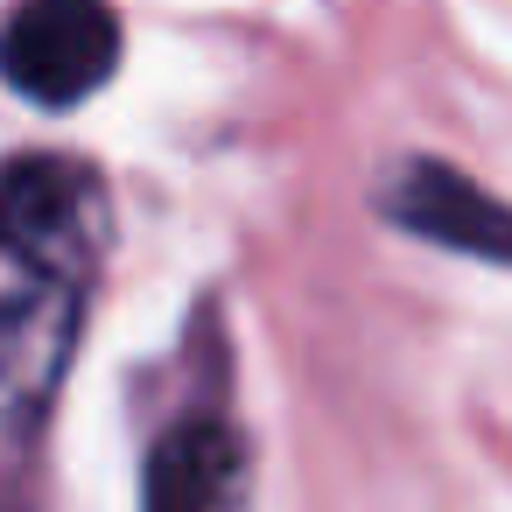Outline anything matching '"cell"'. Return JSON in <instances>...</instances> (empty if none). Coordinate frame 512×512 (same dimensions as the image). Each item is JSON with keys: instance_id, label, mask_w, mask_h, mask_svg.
Listing matches in <instances>:
<instances>
[{"instance_id": "obj_1", "label": "cell", "mask_w": 512, "mask_h": 512, "mask_svg": "<svg viewBox=\"0 0 512 512\" xmlns=\"http://www.w3.org/2000/svg\"><path fill=\"white\" fill-rule=\"evenodd\" d=\"M8 253H0V393L8 421L29 442L43 407L57 400V379L78 351L85 288L113 239L106 183L78 155H22L0 197Z\"/></svg>"}, {"instance_id": "obj_2", "label": "cell", "mask_w": 512, "mask_h": 512, "mask_svg": "<svg viewBox=\"0 0 512 512\" xmlns=\"http://www.w3.org/2000/svg\"><path fill=\"white\" fill-rule=\"evenodd\" d=\"M120 64V22L85 0H36L8 22V78L36 106L92 99Z\"/></svg>"}, {"instance_id": "obj_3", "label": "cell", "mask_w": 512, "mask_h": 512, "mask_svg": "<svg viewBox=\"0 0 512 512\" xmlns=\"http://www.w3.org/2000/svg\"><path fill=\"white\" fill-rule=\"evenodd\" d=\"M246 477V435L218 414H190L148 449L141 512H246Z\"/></svg>"}, {"instance_id": "obj_4", "label": "cell", "mask_w": 512, "mask_h": 512, "mask_svg": "<svg viewBox=\"0 0 512 512\" xmlns=\"http://www.w3.org/2000/svg\"><path fill=\"white\" fill-rule=\"evenodd\" d=\"M386 211L421 239H442V246L484 253V260H512V211L442 162H414L400 176V190L386 197Z\"/></svg>"}]
</instances>
